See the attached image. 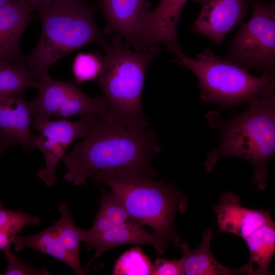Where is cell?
I'll return each mask as SVG.
<instances>
[{
    "label": "cell",
    "instance_id": "obj_28",
    "mask_svg": "<svg viewBox=\"0 0 275 275\" xmlns=\"http://www.w3.org/2000/svg\"><path fill=\"white\" fill-rule=\"evenodd\" d=\"M12 238L7 232L0 230V250L4 253L10 250Z\"/></svg>",
    "mask_w": 275,
    "mask_h": 275
},
{
    "label": "cell",
    "instance_id": "obj_12",
    "mask_svg": "<svg viewBox=\"0 0 275 275\" xmlns=\"http://www.w3.org/2000/svg\"><path fill=\"white\" fill-rule=\"evenodd\" d=\"M218 231L228 232L245 239L264 224L272 220L267 210L242 206L240 197L224 191L214 208Z\"/></svg>",
    "mask_w": 275,
    "mask_h": 275
},
{
    "label": "cell",
    "instance_id": "obj_10",
    "mask_svg": "<svg viewBox=\"0 0 275 275\" xmlns=\"http://www.w3.org/2000/svg\"><path fill=\"white\" fill-rule=\"evenodd\" d=\"M106 32H116L136 51L146 50L145 32L150 10L146 0H99Z\"/></svg>",
    "mask_w": 275,
    "mask_h": 275
},
{
    "label": "cell",
    "instance_id": "obj_1",
    "mask_svg": "<svg viewBox=\"0 0 275 275\" xmlns=\"http://www.w3.org/2000/svg\"><path fill=\"white\" fill-rule=\"evenodd\" d=\"M162 150L154 129H129L96 115L88 134L63 156L68 170L63 178L78 186L85 185L89 174L97 171L154 177L152 160Z\"/></svg>",
    "mask_w": 275,
    "mask_h": 275
},
{
    "label": "cell",
    "instance_id": "obj_27",
    "mask_svg": "<svg viewBox=\"0 0 275 275\" xmlns=\"http://www.w3.org/2000/svg\"><path fill=\"white\" fill-rule=\"evenodd\" d=\"M153 275H183L182 260L157 258L153 264Z\"/></svg>",
    "mask_w": 275,
    "mask_h": 275
},
{
    "label": "cell",
    "instance_id": "obj_5",
    "mask_svg": "<svg viewBox=\"0 0 275 275\" xmlns=\"http://www.w3.org/2000/svg\"><path fill=\"white\" fill-rule=\"evenodd\" d=\"M89 177L110 187L142 226L151 227L168 243L179 247L175 217L178 211L184 213L186 209L187 198L182 191L150 176L131 172L97 171Z\"/></svg>",
    "mask_w": 275,
    "mask_h": 275
},
{
    "label": "cell",
    "instance_id": "obj_24",
    "mask_svg": "<svg viewBox=\"0 0 275 275\" xmlns=\"http://www.w3.org/2000/svg\"><path fill=\"white\" fill-rule=\"evenodd\" d=\"M100 204L98 211L113 224L139 222L130 214L121 199L112 190L109 193L102 191Z\"/></svg>",
    "mask_w": 275,
    "mask_h": 275
},
{
    "label": "cell",
    "instance_id": "obj_32",
    "mask_svg": "<svg viewBox=\"0 0 275 275\" xmlns=\"http://www.w3.org/2000/svg\"><path fill=\"white\" fill-rule=\"evenodd\" d=\"M3 139V138H0V141Z\"/></svg>",
    "mask_w": 275,
    "mask_h": 275
},
{
    "label": "cell",
    "instance_id": "obj_30",
    "mask_svg": "<svg viewBox=\"0 0 275 275\" xmlns=\"http://www.w3.org/2000/svg\"><path fill=\"white\" fill-rule=\"evenodd\" d=\"M15 145V144L13 142L7 139H3L0 141V157L4 151H5L7 148L10 146ZM3 207V206L0 200V207Z\"/></svg>",
    "mask_w": 275,
    "mask_h": 275
},
{
    "label": "cell",
    "instance_id": "obj_4",
    "mask_svg": "<svg viewBox=\"0 0 275 275\" xmlns=\"http://www.w3.org/2000/svg\"><path fill=\"white\" fill-rule=\"evenodd\" d=\"M41 33L25 63L36 78L67 54L90 43L108 42L97 26L94 6L85 0H53L40 7Z\"/></svg>",
    "mask_w": 275,
    "mask_h": 275
},
{
    "label": "cell",
    "instance_id": "obj_11",
    "mask_svg": "<svg viewBox=\"0 0 275 275\" xmlns=\"http://www.w3.org/2000/svg\"><path fill=\"white\" fill-rule=\"evenodd\" d=\"M201 10L192 25L193 31L219 45L225 36L242 22L247 13L246 0H194Z\"/></svg>",
    "mask_w": 275,
    "mask_h": 275
},
{
    "label": "cell",
    "instance_id": "obj_6",
    "mask_svg": "<svg viewBox=\"0 0 275 275\" xmlns=\"http://www.w3.org/2000/svg\"><path fill=\"white\" fill-rule=\"evenodd\" d=\"M176 54L177 58L173 61L187 67L198 78L204 102L226 108L274 92V75H253L246 69L221 58L209 49L197 54L196 58L183 51Z\"/></svg>",
    "mask_w": 275,
    "mask_h": 275
},
{
    "label": "cell",
    "instance_id": "obj_16",
    "mask_svg": "<svg viewBox=\"0 0 275 275\" xmlns=\"http://www.w3.org/2000/svg\"><path fill=\"white\" fill-rule=\"evenodd\" d=\"M34 10L19 0L0 7V60L10 62L19 58L20 38Z\"/></svg>",
    "mask_w": 275,
    "mask_h": 275
},
{
    "label": "cell",
    "instance_id": "obj_23",
    "mask_svg": "<svg viewBox=\"0 0 275 275\" xmlns=\"http://www.w3.org/2000/svg\"><path fill=\"white\" fill-rule=\"evenodd\" d=\"M102 56L97 53L79 52L73 59L72 71L77 84L95 81L102 68Z\"/></svg>",
    "mask_w": 275,
    "mask_h": 275
},
{
    "label": "cell",
    "instance_id": "obj_31",
    "mask_svg": "<svg viewBox=\"0 0 275 275\" xmlns=\"http://www.w3.org/2000/svg\"><path fill=\"white\" fill-rule=\"evenodd\" d=\"M14 0H0V7Z\"/></svg>",
    "mask_w": 275,
    "mask_h": 275
},
{
    "label": "cell",
    "instance_id": "obj_22",
    "mask_svg": "<svg viewBox=\"0 0 275 275\" xmlns=\"http://www.w3.org/2000/svg\"><path fill=\"white\" fill-rule=\"evenodd\" d=\"M153 264L142 249L134 247L125 252L117 260L113 270L114 275L152 274Z\"/></svg>",
    "mask_w": 275,
    "mask_h": 275
},
{
    "label": "cell",
    "instance_id": "obj_29",
    "mask_svg": "<svg viewBox=\"0 0 275 275\" xmlns=\"http://www.w3.org/2000/svg\"><path fill=\"white\" fill-rule=\"evenodd\" d=\"M24 2L34 8L36 10L42 6L47 4L53 0H19Z\"/></svg>",
    "mask_w": 275,
    "mask_h": 275
},
{
    "label": "cell",
    "instance_id": "obj_19",
    "mask_svg": "<svg viewBox=\"0 0 275 275\" xmlns=\"http://www.w3.org/2000/svg\"><path fill=\"white\" fill-rule=\"evenodd\" d=\"M12 244L16 253H20L26 248L33 249L64 262L72 269L75 274L85 273L80 264L75 262L64 248L52 225L35 234L14 236L12 239Z\"/></svg>",
    "mask_w": 275,
    "mask_h": 275
},
{
    "label": "cell",
    "instance_id": "obj_25",
    "mask_svg": "<svg viewBox=\"0 0 275 275\" xmlns=\"http://www.w3.org/2000/svg\"><path fill=\"white\" fill-rule=\"evenodd\" d=\"M40 222L38 217L0 207V230L7 232L12 237L21 232L24 226L38 225Z\"/></svg>",
    "mask_w": 275,
    "mask_h": 275
},
{
    "label": "cell",
    "instance_id": "obj_13",
    "mask_svg": "<svg viewBox=\"0 0 275 275\" xmlns=\"http://www.w3.org/2000/svg\"><path fill=\"white\" fill-rule=\"evenodd\" d=\"M32 102L21 94L0 96V138L20 144L31 152L35 147V135L31 129Z\"/></svg>",
    "mask_w": 275,
    "mask_h": 275
},
{
    "label": "cell",
    "instance_id": "obj_20",
    "mask_svg": "<svg viewBox=\"0 0 275 275\" xmlns=\"http://www.w3.org/2000/svg\"><path fill=\"white\" fill-rule=\"evenodd\" d=\"M36 79L24 61L11 64L0 60V96L22 94L28 89H36L38 84Z\"/></svg>",
    "mask_w": 275,
    "mask_h": 275
},
{
    "label": "cell",
    "instance_id": "obj_14",
    "mask_svg": "<svg viewBox=\"0 0 275 275\" xmlns=\"http://www.w3.org/2000/svg\"><path fill=\"white\" fill-rule=\"evenodd\" d=\"M188 0H160L150 11L147 20L145 48L162 44L175 54L182 51L177 36V27L183 7Z\"/></svg>",
    "mask_w": 275,
    "mask_h": 275
},
{
    "label": "cell",
    "instance_id": "obj_2",
    "mask_svg": "<svg viewBox=\"0 0 275 275\" xmlns=\"http://www.w3.org/2000/svg\"><path fill=\"white\" fill-rule=\"evenodd\" d=\"M249 107L226 121L218 113L207 114L209 125L221 132L220 143L207 155L204 167L208 173L223 157L243 158L254 168L253 183L266 188L268 165L275 153V92L248 102Z\"/></svg>",
    "mask_w": 275,
    "mask_h": 275
},
{
    "label": "cell",
    "instance_id": "obj_26",
    "mask_svg": "<svg viewBox=\"0 0 275 275\" xmlns=\"http://www.w3.org/2000/svg\"><path fill=\"white\" fill-rule=\"evenodd\" d=\"M5 254L8 261V267L4 275H47L50 274L49 270L45 268L35 269L30 264L23 262L10 250Z\"/></svg>",
    "mask_w": 275,
    "mask_h": 275
},
{
    "label": "cell",
    "instance_id": "obj_8",
    "mask_svg": "<svg viewBox=\"0 0 275 275\" xmlns=\"http://www.w3.org/2000/svg\"><path fill=\"white\" fill-rule=\"evenodd\" d=\"M36 89L38 95L32 100L34 118L104 115L106 113L107 105L103 96L91 98L70 80H55L47 73L39 78Z\"/></svg>",
    "mask_w": 275,
    "mask_h": 275
},
{
    "label": "cell",
    "instance_id": "obj_9",
    "mask_svg": "<svg viewBox=\"0 0 275 275\" xmlns=\"http://www.w3.org/2000/svg\"><path fill=\"white\" fill-rule=\"evenodd\" d=\"M96 115H86L75 121L33 118L32 126L40 133L35 136V147L43 153L45 163L37 174L48 186L56 183V167L68 147L77 139L84 138L88 134Z\"/></svg>",
    "mask_w": 275,
    "mask_h": 275
},
{
    "label": "cell",
    "instance_id": "obj_7",
    "mask_svg": "<svg viewBox=\"0 0 275 275\" xmlns=\"http://www.w3.org/2000/svg\"><path fill=\"white\" fill-rule=\"evenodd\" d=\"M252 7L250 20L240 26L229 45L226 59L247 70L274 75L275 5L247 0Z\"/></svg>",
    "mask_w": 275,
    "mask_h": 275
},
{
    "label": "cell",
    "instance_id": "obj_15",
    "mask_svg": "<svg viewBox=\"0 0 275 275\" xmlns=\"http://www.w3.org/2000/svg\"><path fill=\"white\" fill-rule=\"evenodd\" d=\"M85 242L87 250H95L93 260L109 250L127 244L151 245L158 255H163L168 244L155 232L150 233L145 230L139 222L120 225L112 224L108 230Z\"/></svg>",
    "mask_w": 275,
    "mask_h": 275
},
{
    "label": "cell",
    "instance_id": "obj_18",
    "mask_svg": "<svg viewBox=\"0 0 275 275\" xmlns=\"http://www.w3.org/2000/svg\"><path fill=\"white\" fill-rule=\"evenodd\" d=\"M250 258L246 264L251 275H269L270 262L275 254V224L268 222L245 239Z\"/></svg>",
    "mask_w": 275,
    "mask_h": 275
},
{
    "label": "cell",
    "instance_id": "obj_3",
    "mask_svg": "<svg viewBox=\"0 0 275 275\" xmlns=\"http://www.w3.org/2000/svg\"><path fill=\"white\" fill-rule=\"evenodd\" d=\"M104 49L102 70L95 81L106 103L105 116L129 129L148 127L150 122L142 109V92L147 68L160 51L158 45L133 51L115 37Z\"/></svg>",
    "mask_w": 275,
    "mask_h": 275
},
{
    "label": "cell",
    "instance_id": "obj_17",
    "mask_svg": "<svg viewBox=\"0 0 275 275\" xmlns=\"http://www.w3.org/2000/svg\"><path fill=\"white\" fill-rule=\"evenodd\" d=\"M212 231L210 229L202 234V241L196 249H189L188 243L180 244L182 252L181 258L184 274L186 275H233L249 274L247 265L236 269L228 268L221 264L211 253L210 244Z\"/></svg>",
    "mask_w": 275,
    "mask_h": 275
},
{
    "label": "cell",
    "instance_id": "obj_21",
    "mask_svg": "<svg viewBox=\"0 0 275 275\" xmlns=\"http://www.w3.org/2000/svg\"><path fill=\"white\" fill-rule=\"evenodd\" d=\"M59 209L60 217L52 226L66 251L75 262L80 264L79 245L84 241L85 230L78 227L74 223L65 203H62Z\"/></svg>",
    "mask_w": 275,
    "mask_h": 275
}]
</instances>
